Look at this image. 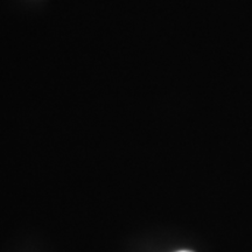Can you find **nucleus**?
Listing matches in <instances>:
<instances>
[{
    "mask_svg": "<svg viewBox=\"0 0 252 252\" xmlns=\"http://www.w3.org/2000/svg\"><path fill=\"white\" fill-rule=\"evenodd\" d=\"M179 252H190V251H179Z\"/></svg>",
    "mask_w": 252,
    "mask_h": 252,
    "instance_id": "1",
    "label": "nucleus"
}]
</instances>
